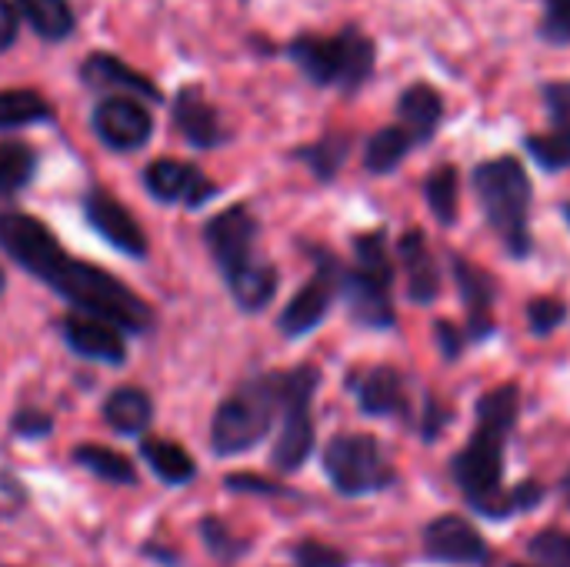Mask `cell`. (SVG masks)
Here are the masks:
<instances>
[{"instance_id": "6da1fadb", "label": "cell", "mask_w": 570, "mask_h": 567, "mask_svg": "<svg viewBox=\"0 0 570 567\" xmlns=\"http://www.w3.org/2000/svg\"><path fill=\"white\" fill-rule=\"evenodd\" d=\"M0 247L80 314L97 317L117 331L144 334L154 324V307L134 294L124 281L100 271L97 264L70 257L57 237L30 214H0Z\"/></svg>"}, {"instance_id": "7a4b0ae2", "label": "cell", "mask_w": 570, "mask_h": 567, "mask_svg": "<svg viewBox=\"0 0 570 567\" xmlns=\"http://www.w3.org/2000/svg\"><path fill=\"white\" fill-rule=\"evenodd\" d=\"M521 411L518 384H501L478 401V428L471 441L454 454L451 475L471 511L491 521H508L521 511L518 495L504 485V451Z\"/></svg>"}, {"instance_id": "3957f363", "label": "cell", "mask_w": 570, "mask_h": 567, "mask_svg": "<svg viewBox=\"0 0 570 567\" xmlns=\"http://www.w3.org/2000/svg\"><path fill=\"white\" fill-rule=\"evenodd\" d=\"M474 190L491 231L511 257L531 254V177L518 157H494L474 167Z\"/></svg>"}, {"instance_id": "277c9868", "label": "cell", "mask_w": 570, "mask_h": 567, "mask_svg": "<svg viewBox=\"0 0 570 567\" xmlns=\"http://www.w3.org/2000/svg\"><path fill=\"white\" fill-rule=\"evenodd\" d=\"M291 60L304 70L307 80L321 84V87H341V90H357L377 60L374 40L357 30V27H344L334 37H317V33H304L291 43Z\"/></svg>"}, {"instance_id": "5b68a950", "label": "cell", "mask_w": 570, "mask_h": 567, "mask_svg": "<svg viewBox=\"0 0 570 567\" xmlns=\"http://www.w3.org/2000/svg\"><path fill=\"white\" fill-rule=\"evenodd\" d=\"M277 411H281L277 374L247 381L217 408V414L210 421V448L220 458L244 454V451L257 448L267 438Z\"/></svg>"}, {"instance_id": "8992f818", "label": "cell", "mask_w": 570, "mask_h": 567, "mask_svg": "<svg viewBox=\"0 0 570 567\" xmlns=\"http://www.w3.org/2000/svg\"><path fill=\"white\" fill-rule=\"evenodd\" d=\"M354 257L357 264L344 271V284H341L347 294L351 317L361 328H377V331L394 328V297H391L394 267L387 257V237L381 231L354 237Z\"/></svg>"}, {"instance_id": "52a82bcc", "label": "cell", "mask_w": 570, "mask_h": 567, "mask_svg": "<svg viewBox=\"0 0 570 567\" xmlns=\"http://www.w3.org/2000/svg\"><path fill=\"white\" fill-rule=\"evenodd\" d=\"M321 371L314 364H301L294 371L277 374L281 388V411H284V428L274 444V468L277 471H301L314 451V418H311V401L317 394Z\"/></svg>"}, {"instance_id": "ba28073f", "label": "cell", "mask_w": 570, "mask_h": 567, "mask_svg": "<svg viewBox=\"0 0 570 567\" xmlns=\"http://www.w3.org/2000/svg\"><path fill=\"white\" fill-rule=\"evenodd\" d=\"M324 471L337 495L364 498L394 485V465L371 434H337L324 448Z\"/></svg>"}, {"instance_id": "9c48e42d", "label": "cell", "mask_w": 570, "mask_h": 567, "mask_svg": "<svg viewBox=\"0 0 570 567\" xmlns=\"http://www.w3.org/2000/svg\"><path fill=\"white\" fill-rule=\"evenodd\" d=\"M314 261H317L314 277L281 311L277 328H281L284 338H304V334H311L327 317V311H331V304H334V297H337V291L344 284V264L334 254L314 251Z\"/></svg>"}, {"instance_id": "30bf717a", "label": "cell", "mask_w": 570, "mask_h": 567, "mask_svg": "<svg viewBox=\"0 0 570 567\" xmlns=\"http://www.w3.org/2000/svg\"><path fill=\"white\" fill-rule=\"evenodd\" d=\"M424 555L431 561L441 565H468V567H488L491 565V548L481 538V531L461 518V515H444L434 518L424 528Z\"/></svg>"}, {"instance_id": "8fae6325", "label": "cell", "mask_w": 570, "mask_h": 567, "mask_svg": "<svg viewBox=\"0 0 570 567\" xmlns=\"http://www.w3.org/2000/svg\"><path fill=\"white\" fill-rule=\"evenodd\" d=\"M257 217L247 211V207H227L220 211L204 237H207V247L214 254V261L220 264V271L230 277L237 274L240 267H247L254 261V241H257Z\"/></svg>"}, {"instance_id": "7c38bea8", "label": "cell", "mask_w": 570, "mask_h": 567, "mask_svg": "<svg viewBox=\"0 0 570 567\" xmlns=\"http://www.w3.org/2000/svg\"><path fill=\"white\" fill-rule=\"evenodd\" d=\"M94 134L110 150H137L150 140L154 120L147 107L134 97H104L94 107Z\"/></svg>"}, {"instance_id": "4fadbf2b", "label": "cell", "mask_w": 570, "mask_h": 567, "mask_svg": "<svg viewBox=\"0 0 570 567\" xmlns=\"http://www.w3.org/2000/svg\"><path fill=\"white\" fill-rule=\"evenodd\" d=\"M451 271H454V281H458V291H461V301L468 311L464 338L468 341H488L498 331V324H494L498 281L481 264L468 261L464 254H451Z\"/></svg>"}, {"instance_id": "5bb4252c", "label": "cell", "mask_w": 570, "mask_h": 567, "mask_svg": "<svg viewBox=\"0 0 570 567\" xmlns=\"http://www.w3.org/2000/svg\"><path fill=\"white\" fill-rule=\"evenodd\" d=\"M351 391L357 398V408L371 418H397V421H414V408L407 398V384L397 368H367L364 374L351 378Z\"/></svg>"}, {"instance_id": "9a60e30c", "label": "cell", "mask_w": 570, "mask_h": 567, "mask_svg": "<svg viewBox=\"0 0 570 567\" xmlns=\"http://www.w3.org/2000/svg\"><path fill=\"white\" fill-rule=\"evenodd\" d=\"M83 214L90 221V227L114 244L120 254L127 257H147V234L140 231V224L134 221V214L107 190H90L83 197Z\"/></svg>"}, {"instance_id": "2e32d148", "label": "cell", "mask_w": 570, "mask_h": 567, "mask_svg": "<svg viewBox=\"0 0 570 567\" xmlns=\"http://www.w3.org/2000/svg\"><path fill=\"white\" fill-rule=\"evenodd\" d=\"M144 184L147 190L164 201V204H187V207H200L207 204L217 187L194 167V164H184V160H170V157H160L154 164H147L144 170Z\"/></svg>"}, {"instance_id": "e0dca14e", "label": "cell", "mask_w": 570, "mask_h": 567, "mask_svg": "<svg viewBox=\"0 0 570 567\" xmlns=\"http://www.w3.org/2000/svg\"><path fill=\"white\" fill-rule=\"evenodd\" d=\"M60 334L70 344V351L80 354V358H90V361H100V364H124L127 361V348H124L120 331L97 321V317L70 314V317H63Z\"/></svg>"}, {"instance_id": "ac0fdd59", "label": "cell", "mask_w": 570, "mask_h": 567, "mask_svg": "<svg viewBox=\"0 0 570 567\" xmlns=\"http://www.w3.org/2000/svg\"><path fill=\"white\" fill-rule=\"evenodd\" d=\"M397 254H401V264L407 271V294H411V301L431 304L441 294V271H438V261H434V254L428 247L424 231L421 227H411L401 237Z\"/></svg>"}, {"instance_id": "d6986e66", "label": "cell", "mask_w": 570, "mask_h": 567, "mask_svg": "<svg viewBox=\"0 0 570 567\" xmlns=\"http://www.w3.org/2000/svg\"><path fill=\"white\" fill-rule=\"evenodd\" d=\"M174 120H177V130L194 147H217L224 140L220 114L214 110V104L204 100V94L197 87H184L177 94V100H174Z\"/></svg>"}, {"instance_id": "ffe728a7", "label": "cell", "mask_w": 570, "mask_h": 567, "mask_svg": "<svg viewBox=\"0 0 570 567\" xmlns=\"http://www.w3.org/2000/svg\"><path fill=\"white\" fill-rule=\"evenodd\" d=\"M397 114L401 127L414 137V144H428L444 120V97L431 84H414L401 94Z\"/></svg>"}, {"instance_id": "44dd1931", "label": "cell", "mask_w": 570, "mask_h": 567, "mask_svg": "<svg viewBox=\"0 0 570 567\" xmlns=\"http://www.w3.org/2000/svg\"><path fill=\"white\" fill-rule=\"evenodd\" d=\"M83 80L90 87H100V90H127L134 97H147V100H160V90L154 80H147L144 74H137L134 67H127L124 60L110 57V53H90L80 67Z\"/></svg>"}, {"instance_id": "7402d4cb", "label": "cell", "mask_w": 570, "mask_h": 567, "mask_svg": "<svg viewBox=\"0 0 570 567\" xmlns=\"http://www.w3.org/2000/svg\"><path fill=\"white\" fill-rule=\"evenodd\" d=\"M104 421L117 434H144L154 421V404L140 388H117L104 401Z\"/></svg>"}, {"instance_id": "603a6c76", "label": "cell", "mask_w": 570, "mask_h": 567, "mask_svg": "<svg viewBox=\"0 0 570 567\" xmlns=\"http://www.w3.org/2000/svg\"><path fill=\"white\" fill-rule=\"evenodd\" d=\"M227 281H230V291H234L237 307L240 311H250V314L261 311V307H267L271 297L277 294V271H274V264L257 261V257L247 267H240L237 274H230Z\"/></svg>"}, {"instance_id": "cb8c5ba5", "label": "cell", "mask_w": 570, "mask_h": 567, "mask_svg": "<svg viewBox=\"0 0 570 567\" xmlns=\"http://www.w3.org/2000/svg\"><path fill=\"white\" fill-rule=\"evenodd\" d=\"M140 458H144L147 468H150L160 481H167V485H187V481H194V475H197L194 458H190L180 444L164 441V438H144V441H140Z\"/></svg>"}, {"instance_id": "d4e9b609", "label": "cell", "mask_w": 570, "mask_h": 567, "mask_svg": "<svg viewBox=\"0 0 570 567\" xmlns=\"http://www.w3.org/2000/svg\"><path fill=\"white\" fill-rule=\"evenodd\" d=\"M17 13L43 37L63 40L73 33V10L70 0H17Z\"/></svg>"}, {"instance_id": "484cf974", "label": "cell", "mask_w": 570, "mask_h": 567, "mask_svg": "<svg viewBox=\"0 0 570 567\" xmlns=\"http://www.w3.org/2000/svg\"><path fill=\"white\" fill-rule=\"evenodd\" d=\"M73 461L80 468H87L94 478L107 481V485H137V468L130 458H124L120 451L114 448H104V444H80L73 451Z\"/></svg>"}, {"instance_id": "4316f807", "label": "cell", "mask_w": 570, "mask_h": 567, "mask_svg": "<svg viewBox=\"0 0 570 567\" xmlns=\"http://www.w3.org/2000/svg\"><path fill=\"white\" fill-rule=\"evenodd\" d=\"M414 150V137L397 124V127H384L377 130L371 140H367V150H364V167L371 174H391L397 170V164Z\"/></svg>"}, {"instance_id": "83f0119b", "label": "cell", "mask_w": 570, "mask_h": 567, "mask_svg": "<svg viewBox=\"0 0 570 567\" xmlns=\"http://www.w3.org/2000/svg\"><path fill=\"white\" fill-rule=\"evenodd\" d=\"M53 107L37 90H0V130L50 120Z\"/></svg>"}, {"instance_id": "f1b7e54d", "label": "cell", "mask_w": 570, "mask_h": 567, "mask_svg": "<svg viewBox=\"0 0 570 567\" xmlns=\"http://www.w3.org/2000/svg\"><path fill=\"white\" fill-rule=\"evenodd\" d=\"M458 167L454 164H441L438 170H431V177L424 180V197L434 211V217L451 227L458 221Z\"/></svg>"}, {"instance_id": "f546056e", "label": "cell", "mask_w": 570, "mask_h": 567, "mask_svg": "<svg viewBox=\"0 0 570 567\" xmlns=\"http://www.w3.org/2000/svg\"><path fill=\"white\" fill-rule=\"evenodd\" d=\"M37 170V154L27 144L3 140L0 144V194H17L30 184Z\"/></svg>"}, {"instance_id": "4dcf8cb0", "label": "cell", "mask_w": 570, "mask_h": 567, "mask_svg": "<svg viewBox=\"0 0 570 567\" xmlns=\"http://www.w3.org/2000/svg\"><path fill=\"white\" fill-rule=\"evenodd\" d=\"M347 154H351V137H344V134H331V137H324V140L301 150V157L311 164V170L321 180H334V174L341 170Z\"/></svg>"}, {"instance_id": "1f68e13d", "label": "cell", "mask_w": 570, "mask_h": 567, "mask_svg": "<svg viewBox=\"0 0 570 567\" xmlns=\"http://www.w3.org/2000/svg\"><path fill=\"white\" fill-rule=\"evenodd\" d=\"M528 555L541 567H570V531L548 528L531 538Z\"/></svg>"}, {"instance_id": "d6a6232c", "label": "cell", "mask_w": 570, "mask_h": 567, "mask_svg": "<svg viewBox=\"0 0 570 567\" xmlns=\"http://www.w3.org/2000/svg\"><path fill=\"white\" fill-rule=\"evenodd\" d=\"M528 154L544 167V170H564L570 167V140L558 134H531L524 140Z\"/></svg>"}, {"instance_id": "836d02e7", "label": "cell", "mask_w": 570, "mask_h": 567, "mask_svg": "<svg viewBox=\"0 0 570 567\" xmlns=\"http://www.w3.org/2000/svg\"><path fill=\"white\" fill-rule=\"evenodd\" d=\"M294 565L297 567H351V558H347L341 548H334V545H324V541L307 538V541H301V545L294 548Z\"/></svg>"}, {"instance_id": "e575fe53", "label": "cell", "mask_w": 570, "mask_h": 567, "mask_svg": "<svg viewBox=\"0 0 570 567\" xmlns=\"http://www.w3.org/2000/svg\"><path fill=\"white\" fill-rule=\"evenodd\" d=\"M564 317H568V304L558 301V297H534V301L528 304L531 331L541 334V338L551 334V331H558V328L564 324Z\"/></svg>"}, {"instance_id": "d590c367", "label": "cell", "mask_w": 570, "mask_h": 567, "mask_svg": "<svg viewBox=\"0 0 570 567\" xmlns=\"http://www.w3.org/2000/svg\"><path fill=\"white\" fill-rule=\"evenodd\" d=\"M541 37L554 47L570 43V0H544Z\"/></svg>"}, {"instance_id": "8d00e7d4", "label": "cell", "mask_w": 570, "mask_h": 567, "mask_svg": "<svg viewBox=\"0 0 570 567\" xmlns=\"http://www.w3.org/2000/svg\"><path fill=\"white\" fill-rule=\"evenodd\" d=\"M544 104H548V114H551V124L558 137L570 140V80H554L544 87Z\"/></svg>"}, {"instance_id": "74e56055", "label": "cell", "mask_w": 570, "mask_h": 567, "mask_svg": "<svg viewBox=\"0 0 570 567\" xmlns=\"http://www.w3.org/2000/svg\"><path fill=\"white\" fill-rule=\"evenodd\" d=\"M434 338H438V348H441V354H444V361H458L461 358V351H464V331H458L451 321H438L434 324Z\"/></svg>"}, {"instance_id": "f35d334b", "label": "cell", "mask_w": 570, "mask_h": 567, "mask_svg": "<svg viewBox=\"0 0 570 567\" xmlns=\"http://www.w3.org/2000/svg\"><path fill=\"white\" fill-rule=\"evenodd\" d=\"M451 421V411H444L434 398L424 401V421H421V431H424V441H434L438 431Z\"/></svg>"}, {"instance_id": "ab89813d", "label": "cell", "mask_w": 570, "mask_h": 567, "mask_svg": "<svg viewBox=\"0 0 570 567\" xmlns=\"http://www.w3.org/2000/svg\"><path fill=\"white\" fill-rule=\"evenodd\" d=\"M50 424H53V421H50L47 414H37V411H20V414L13 418V431H17V434H30V438L47 434Z\"/></svg>"}, {"instance_id": "60d3db41", "label": "cell", "mask_w": 570, "mask_h": 567, "mask_svg": "<svg viewBox=\"0 0 570 567\" xmlns=\"http://www.w3.org/2000/svg\"><path fill=\"white\" fill-rule=\"evenodd\" d=\"M204 535H207V545H210L217 555H224V545H227L230 558L244 551V545H240V541H230V535L224 531V525H220V521H204Z\"/></svg>"}, {"instance_id": "b9f144b4", "label": "cell", "mask_w": 570, "mask_h": 567, "mask_svg": "<svg viewBox=\"0 0 570 567\" xmlns=\"http://www.w3.org/2000/svg\"><path fill=\"white\" fill-rule=\"evenodd\" d=\"M20 30V13L10 0H0V50H7L17 40Z\"/></svg>"}, {"instance_id": "7bdbcfd3", "label": "cell", "mask_w": 570, "mask_h": 567, "mask_svg": "<svg viewBox=\"0 0 570 567\" xmlns=\"http://www.w3.org/2000/svg\"><path fill=\"white\" fill-rule=\"evenodd\" d=\"M227 485H230L234 491H257V495H284V488H277V485H271V481H264V478H250V475H230V478H227Z\"/></svg>"}, {"instance_id": "ee69618b", "label": "cell", "mask_w": 570, "mask_h": 567, "mask_svg": "<svg viewBox=\"0 0 570 567\" xmlns=\"http://www.w3.org/2000/svg\"><path fill=\"white\" fill-rule=\"evenodd\" d=\"M561 495H564V501H568V508H570V471L564 475V481H561Z\"/></svg>"}, {"instance_id": "f6af8a7d", "label": "cell", "mask_w": 570, "mask_h": 567, "mask_svg": "<svg viewBox=\"0 0 570 567\" xmlns=\"http://www.w3.org/2000/svg\"><path fill=\"white\" fill-rule=\"evenodd\" d=\"M564 221H568V227H570V201L564 204Z\"/></svg>"}, {"instance_id": "bcb514c9", "label": "cell", "mask_w": 570, "mask_h": 567, "mask_svg": "<svg viewBox=\"0 0 570 567\" xmlns=\"http://www.w3.org/2000/svg\"><path fill=\"white\" fill-rule=\"evenodd\" d=\"M3 287H7V277H3V271H0V294H3Z\"/></svg>"}, {"instance_id": "7dc6e473", "label": "cell", "mask_w": 570, "mask_h": 567, "mask_svg": "<svg viewBox=\"0 0 570 567\" xmlns=\"http://www.w3.org/2000/svg\"><path fill=\"white\" fill-rule=\"evenodd\" d=\"M511 567H531V565H511Z\"/></svg>"}]
</instances>
